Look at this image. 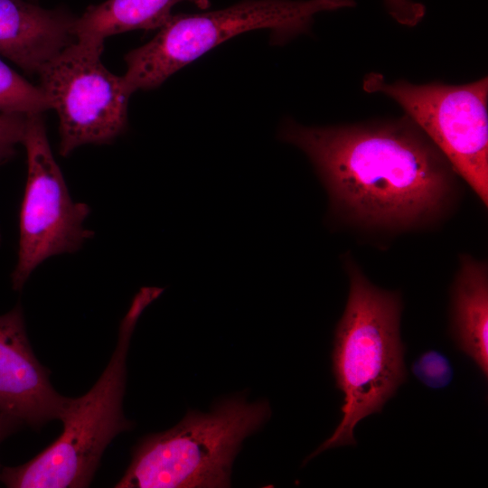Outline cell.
Instances as JSON below:
<instances>
[{
	"label": "cell",
	"mask_w": 488,
	"mask_h": 488,
	"mask_svg": "<svg viewBox=\"0 0 488 488\" xmlns=\"http://www.w3.org/2000/svg\"><path fill=\"white\" fill-rule=\"evenodd\" d=\"M277 136L310 160L332 226L385 234L427 230L446 219L460 196V177L407 115L330 127L288 118Z\"/></svg>",
	"instance_id": "1"
},
{
	"label": "cell",
	"mask_w": 488,
	"mask_h": 488,
	"mask_svg": "<svg viewBox=\"0 0 488 488\" xmlns=\"http://www.w3.org/2000/svg\"><path fill=\"white\" fill-rule=\"evenodd\" d=\"M343 266L350 288L332 352L335 385L343 394V418L333 434L306 461L327 449L355 445L358 422L381 412L408 376L399 330L400 294L373 285L349 254Z\"/></svg>",
	"instance_id": "2"
},
{
	"label": "cell",
	"mask_w": 488,
	"mask_h": 488,
	"mask_svg": "<svg viewBox=\"0 0 488 488\" xmlns=\"http://www.w3.org/2000/svg\"><path fill=\"white\" fill-rule=\"evenodd\" d=\"M160 294V288L144 287L136 295L121 321L115 351L98 381L85 395L67 398L59 419L63 424L59 438L29 462L1 468L0 481L6 487L89 485L108 445L133 427L122 409L127 351L138 317Z\"/></svg>",
	"instance_id": "3"
},
{
	"label": "cell",
	"mask_w": 488,
	"mask_h": 488,
	"mask_svg": "<svg viewBox=\"0 0 488 488\" xmlns=\"http://www.w3.org/2000/svg\"><path fill=\"white\" fill-rule=\"evenodd\" d=\"M265 400L221 399L208 413L189 410L174 427L145 436L117 488L228 487L242 441L270 418Z\"/></svg>",
	"instance_id": "4"
},
{
	"label": "cell",
	"mask_w": 488,
	"mask_h": 488,
	"mask_svg": "<svg viewBox=\"0 0 488 488\" xmlns=\"http://www.w3.org/2000/svg\"><path fill=\"white\" fill-rule=\"evenodd\" d=\"M355 5L353 0H242L225 9L171 15L147 43L126 57L127 90L152 89L220 43L248 31L268 29L283 44L308 33L321 12Z\"/></svg>",
	"instance_id": "5"
},
{
	"label": "cell",
	"mask_w": 488,
	"mask_h": 488,
	"mask_svg": "<svg viewBox=\"0 0 488 488\" xmlns=\"http://www.w3.org/2000/svg\"><path fill=\"white\" fill-rule=\"evenodd\" d=\"M363 89L395 100L442 152L458 176L488 206V78L464 85L388 82L377 72Z\"/></svg>",
	"instance_id": "6"
},
{
	"label": "cell",
	"mask_w": 488,
	"mask_h": 488,
	"mask_svg": "<svg viewBox=\"0 0 488 488\" xmlns=\"http://www.w3.org/2000/svg\"><path fill=\"white\" fill-rule=\"evenodd\" d=\"M104 42L77 39L39 70L40 87L60 121V154L107 144L126 130L131 93L101 61Z\"/></svg>",
	"instance_id": "7"
},
{
	"label": "cell",
	"mask_w": 488,
	"mask_h": 488,
	"mask_svg": "<svg viewBox=\"0 0 488 488\" xmlns=\"http://www.w3.org/2000/svg\"><path fill=\"white\" fill-rule=\"evenodd\" d=\"M22 144L27 155V180L20 211L17 263L11 275L16 291L42 261L74 252L93 236L84 227L90 209L71 199L42 114L27 116Z\"/></svg>",
	"instance_id": "8"
},
{
	"label": "cell",
	"mask_w": 488,
	"mask_h": 488,
	"mask_svg": "<svg viewBox=\"0 0 488 488\" xmlns=\"http://www.w3.org/2000/svg\"><path fill=\"white\" fill-rule=\"evenodd\" d=\"M66 400L53 389L49 371L35 357L17 304L0 315V411L39 429L60 419Z\"/></svg>",
	"instance_id": "9"
},
{
	"label": "cell",
	"mask_w": 488,
	"mask_h": 488,
	"mask_svg": "<svg viewBox=\"0 0 488 488\" xmlns=\"http://www.w3.org/2000/svg\"><path fill=\"white\" fill-rule=\"evenodd\" d=\"M76 18L62 8L45 9L26 0H0V54L28 74L77 38Z\"/></svg>",
	"instance_id": "10"
},
{
	"label": "cell",
	"mask_w": 488,
	"mask_h": 488,
	"mask_svg": "<svg viewBox=\"0 0 488 488\" xmlns=\"http://www.w3.org/2000/svg\"><path fill=\"white\" fill-rule=\"evenodd\" d=\"M450 334L487 380L488 266L470 254H460L451 286Z\"/></svg>",
	"instance_id": "11"
},
{
	"label": "cell",
	"mask_w": 488,
	"mask_h": 488,
	"mask_svg": "<svg viewBox=\"0 0 488 488\" xmlns=\"http://www.w3.org/2000/svg\"><path fill=\"white\" fill-rule=\"evenodd\" d=\"M188 1L201 9L210 0H107L90 5L74 23L77 39L104 42L110 35L136 29L160 28L172 15L176 4Z\"/></svg>",
	"instance_id": "12"
},
{
	"label": "cell",
	"mask_w": 488,
	"mask_h": 488,
	"mask_svg": "<svg viewBox=\"0 0 488 488\" xmlns=\"http://www.w3.org/2000/svg\"><path fill=\"white\" fill-rule=\"evenodd\" d=\"M51 108L40 86H34L0 60V114H42Z\"/></svg>",
	"instance_id": "13"
},
{
	"label": "cell",
	"mask_w": 488,
	"mask_h": 488,
	"mask_svg": "<svg viewBox=\"0 0 488 488\" xmlns=\"http://www.w3.org/2000/svg\"><path fill=\"white\" fill-rule=\"evenodd\" d=\"M411 371L422 384L431 389L445 388L454 376L447 357L435 350L422 353L412 364Z\"/></svg>",
	"instance_id": "14"
},
{
	"label": "cell",
	"mask_w": 488,
	"mask_h": 488,
	"mask_svg": "<svg viewBox=\"0 0 488 488\" xmlns=\"http://www.w3.org/2000/svg\"><path fill=\"white\" fill-rule=\"evenodd\" d=\"M27 116L0 114V160L7 162L15 154V146L22 144Z\"/></svg>",
	"instance_id": "15"
},
{
	"label": "cell",
	"mask_w": 488,
	"mask_h": 488,
	"mask_svg": "<svg viewBox=\"0 0 488 488\" xmlns=\"http://www.w3.org/2000/svg\"><path fill=\"white\" fill-rule=\"evenodd\" d=\"M388 12L399 23L413 27L425 16L426 7L412 0H384Z\"/></svg>",
	"instance_id": "16"
},
{
	"label": "cell",
	"mask_w": 488,
	"mask_h": 488,
	"mask_svg": "<svg viewBox=\"0 0 488 488\" xmlns=\"http://www.w3.org/2000/svg\"><path fill=\"white\" fill-rule=\"evenodd\" d=\"M23 426L25 425L18 418L0 411V444Z\"/></svg>",
	"instance_id": "17"
},
{
	"label": "cell",
	"mask_w": 488,
	"mask_h": 488,
	"mask_svg": "<svg viewBox=\"0 0 488 488\" xmlns=\"http://www.w3.org/2000/svg\"><path fill=\"white\" fill-rule=\"evenodd\" d=\"M4 164V162L0 160V164ZM0 243H1V234H0Z\"/></svg>",
	"instance_id": "18"
}]
</instances>
